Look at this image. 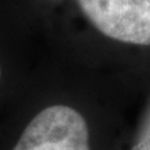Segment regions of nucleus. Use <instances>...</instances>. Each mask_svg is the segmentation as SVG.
<instances>
[{
    "instance_id": "obj_1",
    "label": "nucleus",
    "mask_w": 150,
    "mask_h": 150,
    "mask_svg": "<svg viewBox=\"0 0 150 150\" xmlns=\"http://www.w3.org/2000/svg\"><path fill=\"white\" fill-rule=\"evenodd\" d=\"M11 150H90L86 121L73 108L48 106L26 124Z\"/></svg>"
},
{
    "instance_id": "obj_2",
    "label": "nucleus",
    "mask_w": 150,
    "mask_h": 150,
    "mask_svg": "<svg viewBox=\"0 0 150 150\" xmlns=\"http://www.w3.org/2000/svg\"><path fill=\"white\" fill-rule=\"evenodd\" d=\"M100 33L123 43L150 45V0H78Z\"/></svg>"
},
{
    "instance_id": "obj_3",
    "label": "nucleus",
    "mask_w": 150,
    "mask_h": 150,
    "mask_svg": "<svg viewBox=\"0 0 150 150\" xmlns=\"http://www.w3.org/2000/svg\"><path fill=\"white\" fill-rule=\"evenodd\" d=\"M0 79H1V68H0Z\"/></svg>"
}]
</instances>
